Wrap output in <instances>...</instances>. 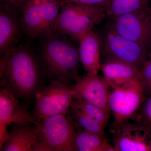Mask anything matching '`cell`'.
Listing matches in <instances>:
<instances>
[{
    "instance_id": "1",
    "label": "cell",
    "mask_w": 151,
    "mask_h": 151,
    "mask_svg": "<svg viewBox=\"0 0 151 151\" xmlns=\"http://www.w3.org/2000/svg\"><path fill=\"white\" fill-rule=\"evenodd\" d=\"M42 39L41 56L47 74L68 84L78 81L81 61L73 40L57 32Z\"/></svg>"
},
{
    "instance_id": "2",
    "label": "cell",
    "mask_w": 151,
    "mask_h": 151,
    "mask_svg": "<svg viewBox=\"0 0 151 151\" xmlns=\"http://www.w3.org/2000/svg\"><path fill=\"white\" fill-rule=\"evenodd\" d=\"M40 73L35 55L27 47L20 45L11 51L1 78L5 79L16 95L27 99L37 89Z\"/></svg>"
},
{
    "instance_id": "3",
    "label": "cell",
    "mask_w": 151,
    "mask_h": 151,
    "mask_svg": "<svg viewBox=\"0 0 151 151\" xmlns=\"http://www.w3.org/2000/svg\"><path fill=\"white\" fill-rule=\"evenodd\" d=\"M106 14L102 5L68 3L60 6L55 32L78 41L100 24Z\"/></svg>"
},
{
    "instance_id": "4",
    "label": "cell",
    "mask_w": 151,
    "mask_h": 151,
    "mask_svg": "<svg viewBox=\"0 0 151 151\" xmlns=\"http://www.w3.org/2000/svg\"><path fill=\"white\" fill-rule=\"evenodd\" d=\"M60 6L58 0H31L22 12V32L31 39L54 32Z\"/></svg>"
},
{
    "instance_id": "5",
    "label": "cell",
    "mask_w": 151,
    "mask_h": 151,
    "mask_svg": "<svg viewBox=\"0 0 151 151\" xmlns=\"http://www.w3.org/2000/svg\"><path fill=\"white\" fill-rule=\"evenodd\" d=\"M38 142L47 151H76L74 122L66 114H58L39 122Z\"/></svg>"
},
{
    "instance_id": "6",
    "label": "cell",
    "mask_w": 151,
    "mask_h": 151,
    "mask_svg": "<svg viewBox=\"0 0 151 151\" xmlns=\"http://www.w3.org/2000/svg\"><path fill=\"white\" fill-rule=\"evenodd\" d=\"M140 79H135L111 88L109 105L118 129L136 116L146 100Z\"/></svg>"
},
{
    "instance_id": "7",
    "label": "cell",
    "mask_w": 151,
    "mask_h": 151,
    "mask_svg": "<svg viewBox=\"0 0 151 151\" xmlns=\"http://www.w3.org/2000/svg\"><path fill=\"white\" fill-rule=\"evenodd\" d=\"M70 85L54 80L37 93L32 116L40 122L55 115L67 114L75 95L73 86Z\"/></svg>"
},
{
    "instance_id": "8",
    "label": "cell",
    "mask_w": 151,
    "mask_h": 151,
    "mask_svg": "<svg viewBox=\"0 0 151 151\" xmlns=\"http://www.w3.org/2000/svg\"><path fill=\"white\" fill-rule=\"evenodd\" d=\"M0 91V150L4 145L9 132L7 128L12 123L29 122L37 126L39 122L29 114L26 107L16 96L4 78H1Z\"/></svg>"
},
{
    "instance_id": "9",
    "label": "cell",
    "mask_w": 151,
    "mask_h": 151,
    "mask_svg": "<svg viewBox=\"0 0 151 151\" xmlns=\"http://www.w3.org/2000/svg\"><path fill=\"white\" fill-rule=\"evenodd\" d=\"M112 17L111 27L118 34L147 48L151 43L150 9Z\"/></svg>"
},
{
    "instance_id": "10",
    "label": "cell",
    "mask_w": 151,
    "mask_h": 151,
    "mask_svg": "<svg viewBox=\"0 0 151 151\" xmlns=\"http://www.w3.org/2000/svg\"><path fill=\"white\" fill-rule=\"evenodd\" d=\"M103 44L106 60L120 61L140 68L147 60V48L119 35L111 26L105 33Z\"/></svg>"
},
{
    "instance_id": "11",
    "label": "cell",
    "mask_w": 151,
    "mask_h": 151,
    "mask_svg": "<svg viewBox=\"0 0 151 151\" xmlns=\"http://www.w3.org/2000/svg\"><path fill=\"white\" fill-rule=\"evenodd\" d=\"M75 97L103 110L110 115L109 100L111 87L104 76L86 74L80 78L73 86Z\"/></svg>"
},
{
    "instance_id": "12",
    "label": "cell",
    "mask_w": 151,
    "mask_h": 151,
    "mask_svg": "<svg viewBox=\"0 0 151 151\" xmlns=\"http://www.w3.org/2000/svg\"><path fill=\"white\" fill-rule=\"evenodd\" d=\"M116 133V151H151V130L144 124L127 122Z\"/></svg>"
},
{
    "instance_id": "13",
    "label": "cell",
    "mask_w": 151,
    "mask_h": 151,
    "mask_svg": "<svg viewBox=\"0 0 151 151\" xmlns=\"http://www.w3.org/2000/svg\"><path fill=\"white\" fill-rule=\"evenodd\" d=\"M81 64L87 75L98 74L100 70L101 42L99 35L93 30L86 33L78 41Z\"/></svg>"
},
{
    "instance_id": "14",
    "label": "cell",
    "mask_w": 151,
    "mask_h": 151,
    "mask_svg": "<svg viewBox=\"0 0 151 151\" xmlns=\"http://www.w3.org/2000/svg\"><path fill=\"white\" fill-rule=\"evenodd\" d=\"M9 133L8 137L0 150L4 151H33L37 140L38 129L32 123H14Z\"/></svg>"
},
{
    "instance_id": "15",
    "label": "cell",
    "mask_w": 151,
    "mask_h": 151,
    "mask_svg": "<svg viewBox=\"0 0 151 151\" xmlns=\"http://www.w3.org/2000/svg\"><path fill=\"white\" fill-rule=\"evenodd\" d=\"M22 32L18 14L0 11V55L9 53L19 42Z\"/></svg>"
},
{
    "instance_id": "16",
    "label": "cell",
    "mask_w": 151,
    "mask_h": 151,
    "mask_svg": "<svg viewBox=\"0 0 151 151\" xmlns=\"http://www.w3.org/2000/svg\"><path fill=\"white\" fill-rule=\"evenodd\" d=\"M100 70L107 79L111 88L122 85L135 79H140V68L125 63L108 60L101 64Z\"/></svg>"
},
{
    "instance_id": "17",
    "label": "cell",
    "mask_w": 151,
    "mask_h": 151,
    "mask_svg": "<svg viewBox=\"0 0 151 151\" xmlns=\"http://www.w3.org/2000/svg\"><path fill=\"white\" fill-rule=\"evenodd\" d=\"M75 147L78 151H116L105 136L88 132L75 124Z\"/></svg>"
},
{
    "instance_id": "18",
    "label": "cell",
    "mask_w": 151,
    "mask_h": 151,
    "mask_svg": "<svg viewBox=\"0 0 151 151\" xmlns=\"http://www.w3.org/2000/svg\"><path fill=\"white\" fill-rule=\"evenodd\" d=\"M149 0H110L102 5L105 13L111 17L149 8Z\"/></svg>"
},
{
    "instance_id": "19",
    "label": "cell",
    "mask_w": 151,
    "mask_h": 151,
    "mask_svg": "<svg viewBox=\"0 0 151 151\" xmlns=\"http://www.w3.org/2000/svg\"><path fill=\"white\" fill-rule=\"evenodd\" d=\"M70 106L76 108L105 127L108 124L110 115L100 108L87 103L81 98L74 97Z\"/></svg>"
},
{
    "instance_id": "20",
    "label": "cell",
    "mask_w": 151,
    "mask_h": 151,
    "mask_svg": "<svg viewBox=\"0 0 151 151\" xmlns=\"http://www.w3.org/2000/svg\"><path fill=\"white\" fill-rule=\"evenodd\" d=\"M69 112L71 118L74 119L76 125L88 132L105 136V127L99 122L72 106H70Z\"/></svg>"
},
{
    "instance_id": "21",
    "label": "cell",
    "mask_w": 151,
    "mask_h": 151,
    "mask_svg": "<svg viewBox=\"0 0 151 151\" xmlns=\"http://www.w3.org/2000/svg\"><path fill=\"white\" fill-rule=\"evenodd\" d=\"M141 81L146 98L151 95V60H146L140 68Z\"/></svg>"
},
{
    "instance_id": "22",
    "label": "cell",
    "mask_w": 151,
    "mask_h": 151,
    "mask_svg": "<svg viewBox=\"0 0 151 151\" xmlns=\"http://www.w3.org/2000/svg\"><path fill=\"white\" fill-rule=\"evenodd\" d=\"M138 113L139 122L151 130V95L146 98Z\"/></svg>"
},
{
    "instance_id": "23",
    "label": "cell",
    "mask_w": 151,
    "mask_h": 151,
    "mask_svg": "<svg viewBox=\"0 0 151 151\" xmlns=\"http://www.w3.org/2000/svg\"><path fill=\"white\" fill-rule=\"evenodd\" d=\"M31 0H0L1 9L19 14Z\"/></svg>"
},
{
    "instance_id": "24",
    "label": "cell",
    "mask_w": 151,
    "mask_h": 151,
    "mask_svg": "<svg viewBox=\"0 0 151 151\" xmlns=\"http://www.w3.org/2000/svg\"><path fill=\"white\" fill-rule=\"evenodd\" d=\"M60 6L68 3L82 4L102 5L110 0H58Z\"/></svg>"
},
{
    "instance_id": "25",
    "label": "cell",
    "mask_w": 151,
    "mask_h": 151,
    "mask_svg": "<svg viewBox=\"0 0 151 151\" xmlns=\"http://www.w3.org/2000/svg\"><path fill=\"white\" fill-rule=\"evenodd\" d=\"M150 60H151V50L150 52Z\"/></svg>"
},
{
    "instance_id": "26",
    "label": "cell",
    "mask_w": 151,
    "mask_h": 151,
    "mask_svg": "<svg viewBox=\"0 0 151 151\" xmlns=\"http://www.w3.org/2000/svg\"><path fill=\"white\" fill-rule=\"evenodd\" d=\"M150 13H151V8L150 9Z\"/></svg>"
}]
</instances>
